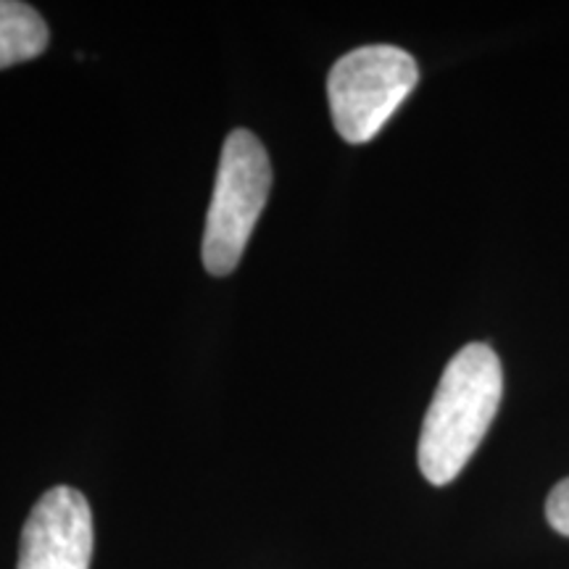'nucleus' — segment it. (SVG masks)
I'll use <instances>...</instances> for the list:
<instances>
[{
  "instance_id": "obj_1",
  "label": "nucleus",
  "mask_w": 569,
  "mask_h": 569,
  "mask_svg": "<svg viewBox=\"0 0 569 569\" xmlns=\"http://www.w3.org/2000/svg\"><path fill=\"white\" fill-rule=\"evenodd\" d=\"M503 398V369L486 343H469L448 361L419 436V469L432 486H448L475 457Z\"/></svg>"
},
{
  "instance_id": "obj_2",
  "label": "nucleus",
  "mask_w": 569,
  "mask_h": 569,
  "mask_svg": "<svg viewBox=\"0 0 569 569\" xmlns=\"http://www.w3.org/2000/svg\"><path fill=\"white\" fill-rule=\"evenodd\" d=\"M272 188V163L267 148L248 130H232L222 146L211 206L206 213L203 267L213 277H227L243 259L248 240Z\"/></svg>"
},
{
  "instance_id": "obj_3",
  "label": "nucleus",
  "mask_w": 569,
  "mask_h": 569,
  "mask_svg": "<svg viewBox=\"0 0 569 569\" xmlns=\"http://www.w3.org/2000/svg\"><path fill=\"white\" fill-rule=\"evenodd\" d=\"M419 67L396 46H365L336 61L327 98L336 130L346 142H369L417 88Z\"/></svg>"
},
{
  "instance_id": "obj_4",
  "label": "nucleus",
  "mask_w": 569,
  "mask_h": 569,
  "mask_svg": "<svg viewBox=\"0 0 569 569\" xmlns=\"http://www.w3.org/2000/svg\"><path fill=\"white\" fill-rule=\"evenodd\" d=\"M92 543L88 498L69 486H56L27 517L17 569H90Z\"/></svg>"
},
{
  "instance_id": "obj_5",
  "label": "nucleus",
  "mask_w": 569,
  "mask_h": 569,
  "mask_svg": "<svg viewBox=\"0 0 569 569\" xmlns=\"http://www.w3.org/2000/svg\"><path fill=\"white\" fill-rule=\"evenodd\" d=\"M46 19L19 0H0V69L38 59L48 48Z\"/></svg>"
},
{
  "instance_id": "obj_6",
  "label": "nucleus",
  "mask_w": 569,
  "mask_h": 569,
  "mask_svg": "<svg viewBox=\"0 0 569 569\" xmlns=\"http://www.w3.org/2000/svg\"><path fill=\"white\" fill-rule=\"evenodd\" d=\"M546 519L553 530L569 538V478L557 482L546 498Z\"/></svg>"
}]
</instances>
